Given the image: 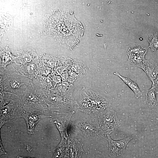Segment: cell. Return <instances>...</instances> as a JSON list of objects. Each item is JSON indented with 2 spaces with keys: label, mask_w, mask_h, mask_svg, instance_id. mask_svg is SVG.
<instances>
[{
  "label": "cell",
  "mask_w": 158,
  "mask_h": 158,
  "mask_svg": "<svg viewBox=\"0 0 158 158\" xmlns=\"http://www.w3.org/2000/svg\"><path fill=\"white\" fill-rule=\"evenodd\" d=\"M54 13L51 15L49 20L51 34L55 37L63 39L70 45L77 44L83 32L81 23L69 12Z\"/></svg>",
  "instance_id": "6da1fadb"
},
{
  "label": "cell",
  "mask_w": 158,
  "mask_h": 158,
  "mask_svg": "<svg viewBox=\"0 0 158 158\" xmlns=\"http://www.w3.org/2000/svg\"><path fill=\"white\" fill-rule=\"evenodd\" d=\"M32 84L31 79L14 69L5 68L0 70V90L19 97L23 95Z\"/></svg>",
  "instance_id": "7a4b0ae2"
},
{
  "label": "cell",
  "mask_w": 158,
  "mask_h": 158,
  "mask_svg": "<svg viewBox=\"0 0 158 158\" xmlns=\"http://www.w3.org/2000/svg\"><path fill=\"white\" fill-rule=\"evenodd\" d=\"M0 128L21 117L22 109L19 97L0 90Z\"/></svg>",
  "instance_id": "3957f363"
},
{
  "label": "cell",
  "mask_w": 158,
  "mask_h": 158,
  "mask_svg": "<svg viewBox=\"0 0 158 158\" xmlns=\"http://www.w3.org/2000/svg\"><path fill=\"white\" fill-rule=\"evenodd\" d=\"M19 97L23 110L44 111L47 110V106L42 96L33 83L26 92Z\"/></svg>",
  "instance_id": "277c9868"
},
{
  "label": "cell",
  "mask_w": 158,
  "mask_h": 158,
  "mask_svg": "<svg viewBox=\"0 0 158 158\" xmlns=\"http://www.w3.org/2000/svg\"><path fill=\"white\" fill-rule=\"evenodd\" d=\"M47 110L53 111L61 112L69 109L73 104V99L58 96L52 93L42 97Z\"/></svg>",
  "instance_id": "5b68a950"
},
{
  "label": "cell",
  "mask_w": 158,
  "mask_h": 158,
  "mask_svg": "<svg viewBox=\"0 0 158 158\" xmlns=\"http://www.w3.org/2000/svg\"><path fill=\"white\" fill-rule=\"evenodd\" d=\"M72 114V113L52 112L51 117L54 119L61 137V142L66 143L68 138L66 131L67 127Z\"/></svg>",
  "instance_id": "8992f818"
},
{
  "label": "cell",
  "mask_w": 158,
  "mask_h": 158,
  "mask_svg": "<svg viewBox=\"0 0 158 158\" xmlns=\"http://www.w3.org/2000/svg\"><path fill=\"white\" fill-rule=\"evenodd\" d=\"M43 112L36 111H26L22 109L21 117L25 121L28 134H32L34 133L35 127L39 121L43 118L51 117V116L44 115Z\"/></svg>",
  "instance_id": "52a82bcc"
},
{
  "label": "cell",
  "mask_w": 158,
  "mask_h": 158,
  "mask_svg": "<svg viewBox=\"0 0 158 158\" xmlns=\"http://www.w3.org/2000/svg\"><path fill=\"white\" fill-rule=\"evenodd\" d=\"M100 126L103 131L109 135L119 126V122L116 112L110 109L103 116L100 121Z\"/></svg>",
  "instance_id": "ba28073f"
},
{
  "label": "cell",
  "mask_w": 158,
  "mask_h": 158,
  "mask_svg": "<svg viewBox=\"0 0 158 158\" xmlns=\"http://www.w3.org/2000/svg\"><path fill=\"white\" fill-rule=\"evenodd\" d=\"M107 139L109 143V153L110 156L116 157L122 155L124 153L126 146L133 136H129L120 140L114 141L110 137L109 135H107Z\"/></svg>",
  "instance_id": "9c48e42d"
},
{
  "label": "cell",
  "mask_w": 158,
  "mask_h": 158,
  "mask_svg": "<svg viewBox=\"0 0 158 158\" xmlns=\"http://www.w3.org/2000/svg\"><path fill=\"white\" fill-rule=\"evenodd\" d=\"M146 73L150 79L154 83L158 77V66L152 60L145 59L141 68Z\"/></svg>",
  "instance_id": "30bf717a"
},
{
  "label": "cell",
  "mask_w": 158,
  "mask_h": 158,
  "mask_svg": "<svg viewBox=\"0 0 158 158\" xmlns=\"http://www.w3.org/2000/svg\"><path fill=\"white\" fill-rule=\"evenodd\" d=\"M76 125L79 132L86 138L93 139L97 134L95 128L92 124L85 121H79L77 122Z\"/></svg>",
  "instance_id": "8fae6325"
},
{
  "label": "cell",
  "mask_w": 158,
  "mask_h": 158,
  "mask_svg": "<svg viewBox=\"0 0 158 158\" xmlns=\"http://www.w3.org/2000/svg\"><path fill=\"white\" fill-rule=\"evenodd\" d=\"M114 74L118 76L133 92L136 98H139L142 94L139 87L137 84L130 80L129 78H126L120 75L118 72H116Z\"/></svg>",
  "instance_id": "7c38bea8"
},
{
  "label": "cell",
  "mask_w": 158,
  "mask_h": 158,
  "mask_svg": "<svg viewBox=\"0 0 158 158\" xmlns=\"http://www.w3.org/2000/svg\"><path fill=\"white\" fill-rule=\"evenodd\" d=\"M66 144L60 143L54 150L52 158H70L69 151Z\"/></svg>",
  "instance_id": "4fadbf2b"
},
{
  "label": "cell",
  "mask_w": 158,
  "mask_h": 158,
  "mask_svg": "<svg viewBox=\"0 0 158 158\" xmlns=\"http://www.w3.org/2000/svg\"><path fill=\"white\" fill-rule=\"evenodd\" d=\"M157 94L155 90L152 87L146 91L145 101L149 107H153L157 105L156 98Z\"/></svg>",
  "instance_id": "5bb4252c"
},
{
  "label": "cell",
  "mask_w": 158,
  "mask_h": 158,
  "mask_svg": "<svg viewBox=\"0 0 158 158\" xmlns=\"http://www.w3.org/2000/svg\"><path fill=\"white\" fill-rule=\"evenodd\" d=\"M144 54H133L128 55V62L134 65L142 68L145 60Z\"/></svg>",
  "instance_id": "9a60e30c"
},
{
  "label": "cell",
  "mask_w": 158,
  "mask_h": 158,
  "mask_svg": "<svg viewBox=\"0 0 158 158\" xmlns=\"http://www.w3.org/2000/svg\"><path fill=\"white\" fill-rule=\"evenodd\" d=\"M146 48L138 45H133L130 47L127 51L128 55L133 54L145 55L147 52Z\"/></svg>",
  "instance_id": "2e32d148"
},
{
  "label": "cell",
  "mask_w": 158,
  "mask_h": 158,
  "mask_svg": "<svg viewBox=\"0 0 158 158\" xmlns=\"http://www.w3.org/2000/svg\"><path fill=\"white\" fill-rule=\"evenodd\" d=\"M70 158H81L83 152L80 145H71L69 147Z\"/></svg>",
  "instance_id": "e0dca14e"
},
{
  "label": "cell",
  "mask_w": 158,
  "mask_h": 158,
  "mask_svg": "<svg viewBox=\"0 0 158 158\" xmlns=\"http://www.w3.org/2000/svg\"><path fill=\"white\" fill-rule=\"evenodd\" d=\"M149 47L152 51H155L158 49V38L157 33L150 36L149 38Z\"/></svg>",
  "instance_id": "ac0fdd59"
},
{
  "label": "cell",
  "mask_w": 158,
  "mask_h": 158,
  "mask_svg": "<svg viewBox=\"0 0 158 158\" xmlns=\"http://www.w3.org/2000/svg\"><path fill=\"white\" fill-rule=\"evenodd\" d=\"M152 87L154 89L157 94H158V77L152 83Z\"/></svg>",
  "instance_id": "d6986e66"
},
{
  "label": "cell",
  "mask_w": 158,
  "mask_h": 158,
  "mask_svg": "<svg viewBox=\"0 0 158 158\" xmlns=\"http://www.w3.org/2000/svg\"><path fill=\"white\" fill-rule=\"evenodd\" d=\"M0 155H1L4 154H6V153L5 152L3 147L1 143V148H0Z\"/></svg>",
  "instance_id": "ffe728a7"
},
{
  "label": "cell",
  "mask_w": 158,
  "mask_h": 158,
  "mask_svg": "<svg viewBox=\"0 0 158 158\" xmlns=\"http://www.w3.org/2000/svg\"><path fill=\"white\" fill-rule=\"evenodd\" d=\"M16 158H35L30 157H28L18 156Z\"/></svg>",
  "instance_id": "44dd1931"
}]
</instances>
